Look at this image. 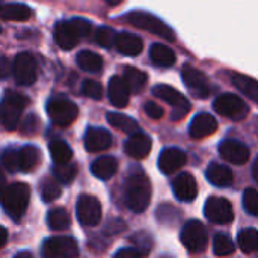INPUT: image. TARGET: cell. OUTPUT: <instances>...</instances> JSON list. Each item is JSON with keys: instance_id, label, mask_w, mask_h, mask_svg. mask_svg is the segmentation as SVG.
<instances>
[{"instance_id": "cell-1", "label": "cell", "mask_w": 258, "mask_h": 258, "mask_svg": "<svg viewBox=\"0 0 258 258\" xmlns=\"http://www.w3.org/2000/svg\"><path fill=\"white\" fill-rule=\"evenodd\" d=\"M151 201V184L142 172L133 174L125 184V204L135 213L147 210Z\"/></svg>"}, {"instance_id": "cell-2", "label": "cell", "mask_w": 258, "mask_h": 258, "mask_svg": "<svg viewBox=\"0 0 258 258\" xmlns=\"http://www.w3.org/2000/svg\"><path fill=\"white\" fill-rule=\"evenodd\" d=\"M91 23L83 18H73L70 21H60L54 27V41L63 50H71L79 41L89 35Z\"/></svg>"}, {"instance_id": "cell-3", "label": "cell", "mask_w": 258, "mask_h": 258, "mask_svg": "<svg viewBox=\"0 0 258 258\" xmlns=\"http://www.w3.org/2000/svg\"><path fill=\"white\" fill-rule=\"evenodd\" d=\"M29 200H30V189L24 183H14L8 186L3 195L0 197V203L5 212L14 221H18L24 215L29 206Z\"/></svg>"}, {"instance_id": "cell-4", "label": "cell", "mask_w": 258, "mask_h": 258, "mask_svg": "<svg viewBox=\"0 0 258 258\" xmlns=\"http://www.w3.org/2000/svg\"><path fill=\"white\" fill-rule=\"evenodd\" d=\"M27 104V97L18 92H8L0 101V124L8 130H14L18 125L20 116Z\"/></svg>"}, {"instance_id": "cell-5", "label": "cell", "mask_w": 258, "mask_h": 258, "mask_svg": "<svg viewBox=\"0 0 258 258\" xmlns=\"http://www.w3.org/2000/svg\"><path fill=\"white\" fill-rule=\"evenodd\" d=\"M127 20H128V23H132L133 26H136L142 30H147L150 33H154V35L162 36L169 41L175 39L174 30L166 23H163L162 20L154 17L153 14L142 12V11H133L127 15Z\"/></svg>"}, {"instance_id": "cell-6", "label": "cell", "mask_w": 258, "mask_h": 258, "mask_svg": "<svg viewBox=\"0 0 258 258\" xmlns=\"http://www.w3.org/2000/svg\"><path fill=\"white\" fill-rule=\"evenodd\" d=\"M180 239H181L183 246L192 254H201L207 248V243H209L207 231L200 221L186 222V225L181 230Z\"/></svg>"}, {"instance_id": "cell-7", "label": "cell", "mask_w": 258, "mask_h": 258, "mask_svg": "<svg viewBox=\"0 0 258 258\" xmlns=\"http://www.w3.org/2000/svg\"><path fill=\"white\" fill-rule=\"evenodd\" d=\"M47 113L56 125L68 127L76 121V118L79 115V109L73 101L59 97V98H51L48 101Z\"/></svg>"}, {"instance_id": "cell-8", "label": "cell", "mask_w": 258, "mask_h": 258, "mask_svg": "<svg viewBox=\"0 0 258 258\" xmlns=\"http://www.w3.org/2000/svg\"><path fill=\"white\" fill-rule=\"evenodd\" d=\"M213 107L219 115L233 121H242L249 113V107L246 106V103L234 94H224L218 97L213 103Z\"/></svg>"}, {"instance_id": "cell-9", "label": "cell", "mask_w": 258, "mask_h": 258, "mask_svg": "<svg viewBox=\"0 0 258 258\" xmlns=\"http://www.w3.org/2000/svg\"><path fill=\"white\" fill-rule=\"evenodd\" d=\"M153 94L166 101L168 104H171L174 109V113H172V118L174 119H181L189 110H190V103L187 101V98L178 92L177 89H174L172 86H168V85H156L153 88Z\"/></svg>"}, {"instance_id": "cell-10", "label": "cell", "mask_w": 258, "mask_h": 258, "mask_svg": "<svg viewBox=\"0 0 258 258\" xmlns=\"http://www.w3.org/2000/svg\"><path fill=\"white\" fill-rule=\"evenodd\" d=\"M206 218L213 224H230L234 219V210L228 200L219 197H210L204 206Z\"/></svg>"}, {"instance_id": "cell-11", "label": "cell", "mask_w": 258, "mask_h": 258, "mask_svg": "<svg viewBox=\"0 0 258 258\" xmlns=\"http://www.w3.org/2000/svg\"><path fill=\"white\" fill-rule=\"evenodd\" d=\"M77 219L85 227H95L101 221V204L95 197L82 195L76 206Z\"/></svg>"}, {"instance_id": "cell-12", "label": "cell", "mask_w": 258, "mask_h": 258, "mask_svg": "<svg viewBox=\"0 0 258 258\" xmlns=\"http://www.w3.org/2000/svg\"><path fill=\"white\" fill-rule=\"evenodd\" d=\"M44 258H77L79 248L71 237H51L42 246Z\"/></svg>"}, {"instance_id": "cell-13", "label": "cell", "mask_w": 258, "mask_h": 258, "mask_svg": "<svg viewBox=\"0 0 258 258\" xmlns=\"http://www.w3.org/2000/svg\"><path fill=\"white\" fill-rule=\"evenodd\" d=\"M36 60L29 53H20L17 54L14 60V77L18 85L30 86L36 80Z\"/></svg>"}, {"instance_id": "cell-14", "label": "cell", "mask_w": 258, "mask_h": 258, "mask_svg": "<svg viewBox=\"0 0 258 258\" xmlns=\"http://www.w3.org/2000/svg\"><path fill=\"white\" fill-rule=\"evenodd\" d=\"M181 77L184 85L187 86V89L190 91V94L197 98H207L210 94V86L209 82L206 79V76L194 68L192 65H184L183 71H181Z\"/></svg>"}, {"instance_id": "cell-15", "label": "cell", "mask_w": 258, "mask_h": 258, "mask_svg": "<svg viewBox=\"0 0 258 258\" xmlns=\"http://www.w3.org/2000/svg\"><path fill=\"white\" fill-rule=\"evenodd\" d=\"M219 153L225 160H228L234 165H245L251 157L249 148L245 144L234 141V139L222 141L219 145Z\"/></svg>"}, {"instance_id": "cell-16", "label": "cell", "mask_w": 258, "mask_h": 258, "mask_svg": "<svg viewBox=\"0 0 258 258\" xmlns=\"http://www.w3.org/2000/svg\"><path fill=\"white\" fill-rule=\"evenodd\" d=\"M187 162L186 153L178 150V148H165L160 156H159V169L165 174V175H171L174 172H177L178 169H181Z\"/></svg>"}, {"instance_id": "cell-17", "label": "cell", "mask_w": 258, "mask_h": 258, "mask_svg": "<svg viewBox=\"0 0 258 258\" xmlns=\"http://www.w3.org/2000/svg\"><path fill=\"white\" fill-rule=\"evenodd\" d=\"M174 194L177 197V200L183 201V203H190L197 198L198 194V186H197V180L194 175L183 172L180 174L172 184Z\"/></svg>"}, {"instance_id": "cell-18", "label": "cell", "mask_w": 258, "mask_h": 258, "mask_svg": "<svg viewBox=\"0 0 258 258\" xmlns=\"http://www.w3.org/2000/svg\"><path fill=\"white\" fill-rule=\"evenodd\" d=\"M112 145V135L98 127H91L86 130L85 135V147L91 153H98L103 150H107Z\"/></svg>"}, {"instance_id": "cell-19", "label": "cell", "mask_w": 258, "mask_h": 258, "mask_svg": "<svg viewBox=\"0 0 258 258\" xmlns=\"http://www.w3.org/2000/svg\"><path fill=\"white\" fill-rule=\"evenodd\" d=\"M153 141L145 133H135L125 142V153L133 159H145L151 151Z\"/></svg>"}, {"instance_id": "cell-20", "label": "cell", "mask_w": 258, "mask_h": 258, "mask_svg": "<svg viewBox=\"0 0 258 258\" xmlns=\"http://www.w3.org/2000/svg\"><path fill=\"white\" fill-rule=\"evenodd\" d=\"M218 130V121L209 113H200L190 122L189 132L194 139H203L213 135Z\"/></svg>"}, {"instance_id": "cell-21", "label": "cell", "mask_w": 258, "mask_h": 258, "mask_svg": "<svg viewBox=\"0 0 258 258\" xmlns=\"http://www.w3.org/2000/svg\"><path fill=\"white\" fill-rule=\"evenodd\" d=\"M130 89L125 80L119 76H113L109 82V100L115 107H125L128 104Z\"/></svg>"}, {"instance_id": "cell-22", "label": "cell", "mask_w": 258, "mask_h": 258, "mask_svg": "<svg viewBox=\"0 0 258 258\" xmlns=\"http://www.w3.org/2000/svg\"><path fill=\"white\" fill-rule=\"evenodd\" d=\"M206 177L216 187H228L234 180L233 171L221 163H212L206 171Z\"/></svg>"}, {"instance_id": "cell-23", "label": "cell", "mask_w": 258, "mask_h": 258, "mask_svg": "<svg viewBox=\"0 0 258 258\" xmlns=\"http://www.w3.org/2000/svg\"><path fill=\"white\" fill-rule=\"evenodd\" d=\"M115 47L124 56H138L142 51L144 44L139 36L128 33V32H122V33H118Z\"/></svg>"}, {"instance_id": "cell-24", "label": "cell", "mask_w": 258, "mask_h": 258, "mask_svg": "<svg viewBox=\"0 0 258 258\" xmlns=\"http://www.w3.org/2000/svg\"><path fill=\"white\" fill-rule=\"evenodd\" d=\"M91 171H92V174L97 178H100V180H109V178H112L116 174V171H118V162L112 156H103V157H98L91 165Z\"/></svg>"}, {"instance_id": "cell-25", "label": "cell", "mask_w": 258, "mask_h": 258, "mask_svg": "<svg viewBox=\"0 0 258 258\" xmlns=\"http://www.w3.org/2000/svg\"><path fill=\"white\" fill-rule=\"evenodd\" d=\"M18 157H20V171L32 172L41 163L42 154H41L39 148H36L33 145H26L21 150H18Z\"/></svg>"}, {"instance_id": "cell-26", "label": "cell", "mask_w": 258, "mask_h": 258, "mask_svg": "<svg viewBox=\"0 0 258 258\" xmlns=\"http://www.w3.org/2000/svg\"><path fill=\"white\" fill-rule=\"evenodd\" d=\"M32 17V9L21 3H2L0 18L11 21H26Z\"/></svg>"}, {"instance_id": "cell-27", "label": "cell", "mask_w": 258, "mask_h": 258, "mask_svg": "<svg viewBox=\"0 0 258 258\" xmlns=\"http://www.w3.org/2000/svg\"><path fill=\"white\" fill-rule=\"evenodd\" d=\"M150 57H151L154 65L163 67V68L172 67L175 63V59H177L175 53L163 44H154L150 50Z\"/></svg>"}, {"instance_id": "cell-28", "label": "cell", "mask_w": 258, "mask_h": 258, "mask_svg": "<svg viewBox=\"0 0 258 258\" xmlns=\"http://www.w3.org/2000/svg\"><path fill=\"white\" fill-rule=\"evenodd\" d=\"M107 121H109V124L112 127H115V128L124 132V133H128L130 136L138 133V130H139V124L133 118H130L127 115H122V113L110 112V113H107Z\"/></svg>"}, {"instance_id": "cell-29", "label": "cell", "mask_w": 258, "mask_h": 258, "mask_svg": "<svg viewBox=\"0 0 258 258\" xmlns=\"http://www.w3.org/2000/svg\"><path fill=\"white\" fill-rule=\"evenodd\" d=\"M77 65L83 70V71H89V73H98L103 68V57L94 51L89 50H83L77 54L76 57Z\"/></svg>"}, {"instance_id": "cell-30", "label": "cell", "mask_w": 258, "mask_h": 258, "mask_svg": "<svg viewBox=\"0 0 258 258\" xmlns=\"http://www.w3.org/2000/svg\"><path fill=\"white\" fill-rule=\"evenodd\" d=\"M233 83L236 85V88L240 92L248 95L251 100L258 101V82L255 79L243 76V74H234L233 76Z\"/></svg>"}, {"instance_id": "cell-31", "label": "cell", "mask_w": 258, "mask_h": 258, "mask_svg": "<svg viewBox=\"0 0 258 258\" xmlns=\"http://www.w3.org/2000/svg\"><path fill=\"white\" fill-rule=\"evenodd\" d=\"M132 92H139L147 83V74L135 67H125L124 77H122Z\"/></svg>"}, {"instance_id": "cell-32", "label": "cell", "mask_w": 258, "mask_h": 258, "mask_svg": "<svg viewBox=\"0 0 258 258\" xmlns=\"http://www.w3.org/2000/svg\"><path fill=\"white\" fill-rule=\"evenodd\" d=\"M237 243L245 254L258 252V230L255 228L242 230L237 236Z\"/></svg>"}, {"instance_id": "cell-33", "label": "cell", "mask_w": 258, "mask_h": 258, "mask_svg": "<svg viewBox=\"0 0 258 258\" xmlns=\"http://www.w3.org/2000/svg\"><path fill=\"white\" fill-rule=\"evenodd\" d=\"M50 154L56 165H67L73 157L71 148L65 141H51L50 142Z\"/></svg>"}, {"instance_id": "cell-34", "label": "cell", "mask_w": 258, "mask_h": 258, "mask_svg": "<svg viewBox=\"0 0 258 258\" xmlns=\"http://www.w3.org/2000/svg\"><path fill=\"white\" fill-rule=\"evenodd\" d=\"M47 222L48 227L54 231H63L70 227L71 219L70 215L65 209H53L50 210L48 216H47Z\"/></svg>"}, {"instance_id": "cell-35", "label": "cell", "mask_w": 258, "mask_h": 258, "mask_svg": "<svg viewBox=\"0 0 258 258\" xmlns=\"http://www.w3.org/2000/svg\"><path fill=\"white\" fill-rule=\"evenodd\" d=\"M236 251L234 242L225 234H216L213 239V252L216 257H230Z\"/></svg>"}, {"instance_id": "cell-36", "label": "cell", "mask_w": 258, "mask_h": 258, "mask_svg": "<svg viewBox=\"0 0 258 258\" xmlns=\"http://www.w3.org/2000/svg\"><path fill=\"white\" fill-rule=\"evenodd\" d=\"M132 242L135 245V249L141 254V255H148L150 251L153 249V237L145 233V231H139L135 233L132 236Z\"/></svg>"}, {"instance_id": "cell-37", "label": "cell", "mask_w": 258, "mask_h": 258, "mask_svg": "<svg viewBox=\"0 0 258 258\" xmlns=\"http://www.w3.org/2000/svg\"><path fill=\"white\" fill-rule=\"evenodd\" d=\"M53 174H54L57 181L68 184L77 175V165H74V163H71V165L70 163H67V165H56L53 168Z\"/></svg>"}, {"instance_id": "cell-38", "label": "cell", "mask_w": 258, "mask_h": 258, "mask_svg": "<svg viewBox=\"0 0 258 258\" xmlns=\"http://www.w3.org/2000/svg\"><path fill=\"white\" fill-rule=\"evenodd\" d=\"M62 195V187L54 180H44L41 186V197L45 203H53Z\"/></svg>"}, {"instance_id": "cell-39", "label": "cell", "mask_w": 258, "mask_h": 258, "mask_svg": "<svg viewBox=\"0 0 258 258\" xmlns=\"http://www.w3.org/2000/svg\"><path fill=\"white\" fill-rule=\"evenodd\" d=\"M116 36H118V33H115V30H113V29L106 27V26L98 27V29H97V32H95V41H97L100 45L106 47V48H110V47H113V45H115V42H116Z\"/></svg>"}, {"instance_id": "cell-40", "label": "cell", "mask_w": 258, "mask_h": 258, "mask_svg": "<svg viewBox=\"0 0 258 258\" xmlns=\"http://www.w3.org/2000/svg\"><path fill=\"white\" fill-rule=\"evenodd\" d=\"M2 163L3 166L9 171V172H17L20 171V157H18V151L14 148H8L3 151L2 154Z\"/></svg>"}, {"instance_id": "cell-41", "label": "cell", "mask_w": 258, "mask_h": 258, "mask_svg": "<svg viewBox=\"0 0 258 258\" xmlns=\"http://www.w3.org/2000/svg\"><path fill=\"white\" fill-rule=\"evenodd\" d=\"M243 207L249 215L258 218V190L246 189L243 192Z\"/></svg>"}, {"instance_id": "cell-42", "label": "cell", "mask_w": 258, "mask_h": 258, "mask_svg": "<svg viewBox=\"0 0 258 258\" xmlns=\"http://www.w3.org/2000/svg\"><path fill=\"white\" fill-rule=\"evenodd\" d=\"M82 92L92 98V100H101L103 97V86L95 82V80H85L83 82V86H82Z\"/></svg>"}, {"instance_id": "cell-43", "label": "cell", "mask_w": 258, "mask_h": 258, "mask_svg": "<svg viewBox=\"0 0 258 258\" xmlns=\"http://www.w3.org/2000/svg\"><path fill=\"white\" fill-rule=\"evenodd\" d=\"M144 109H145V113H147V116H150L151 119H160V118L163 116V109H162L159 104L153 103V101H148V103H145Z\"/></svg>"}, {"instance_id": "cell-44", "label": "cell", "mask_w": 258, "mask_h": 258, "mask_svg": "<svg viewBox=\"0 0 258 258\" xmlns=\"http://www.w3.org/2000/svg\"><path fill=\"white\" fill-rule=\"evenodd\" d=\"M38 128V118L35 115H29L24 121H23V127L21 132H24L26 135H32L35 133Z\"/></svg>"}, {"instance_id": "cell-45", "label": "cell", "mask_w": 258, "mask_h": 258, "mask_svg": "<svg viewBox=\"0 0 258 258\" xmlns=\"http://www.w3.org/2000/svg\"><path fill=\"white\" fill-rule=\"evenodd\" d=\"M11 74V62L8 57L0 56V79H5Z\"/></svg>"}, {"instance_id": "cell-46", "label": "cell", "mask_w": 258, "mask_h": 258, "mask_svg": "<svg viewBox=\"0 0 258 258\" xmlns=\"http://www.w3.org/2000/svg\"><path fill=\"white\" fill-rule=\"evenodd\" d=\"M115 258H141V254L135 248H125V249H119Z\"/></svg>"}, {"instance_id": "cell-47", "label": "cell", "mask_w": 258, "mask_h": 258, "mask_svg": "<svg viewBox=\"0 0 258 258\" xmlns=\"http://www.w3.org/2000/svg\"><path fill=\"white\" fill-rule=\"evenodd\" d=\"M6 240H8V233H6V230L3 227H0V248L5 246Z\"/></svg>"}, {"instance_id": "cell-48", "label": "cell", "mask_w": 258, "mask_h": 258, "mask_svg": "<svg viewBox=\"0 0 258 258\" xmlns=\"http://www.w3.org/2000/svg\"><path fill=\"white\" fill-rule=\"evenodd\" d=\"M6 187H8V186H6V180H5V175H3V172H2V169H0V197L3 195V192H5Z\"/></svg>"}, {"instance_id": "cell-49", "label": "cell", "mask_w": 258, "mask_h": 258, "mask_svg": "<svg viewBox=\"0 0 258 258\" xmlns=\"http://www.w3.org/2000/svg\"><path fill=\"white\" fill-rule=\"evenodd\" d=\"M252 175H254L255 181L258 183V157L257 160H255V163H254V168H252Z\"/></svg>"}, {"instance_id": "cell-50", "label": "cell", "mask_w": 258, "mask_h": 258, "mask_svg": "<svg viewBox=\"0 0 258 258\" xmlns=\"http://www.w3.org/2000/svg\"><path fill=\"white\" fill-rule=\"evenodd\" d=\"M15 258H33V255L30 252H20V254H17Z\"/></svg>"}, {"instance_id": "cell-51", "label": "cell", "mask_w": 258, "mask_h": 258, "mask_svg": "<svg viewBox=\"0 0 258 258\" xmlns=\"http://www.w3.org/2000/svg\"><path fill=\"white\" fill-rule=\"evenodd\" d=\"M0 32H2V27H0Z\"/></svg>"}]
</instances>
